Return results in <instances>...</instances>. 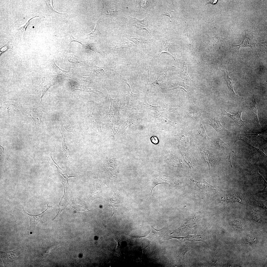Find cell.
Listing matches in <instances>:
<instances>
[{
  "instance_id": "cell-44",
  "label": "cell",
  "mask_w": 267,
  "mask_h": 267,
  "mask_svg": "<svg viewBox=\"0 0 267 267\" xmlns=\"http://www.w3.org/2000/svg\"><path fill=\"white\" fill-rule=\"evenodd\" d=\"M68 60L69 62L73 64H77L81 62V60L78 57L74 56L68 57Z\"/></svg>"
},
{
  "instance_id": "cell-48",
  "label": "cell",
  "mask_w": 267,
  "mask_h": 267,
  "mask_svg": "<svg viewBox=\"0 0 267 267\" xmlns=\"http://www.w3.org/2000/svg\"><path fill=\"white\" fill-rule=\"evenodd\" d=\"M38 16H37V17L36 16L35 17H34L32 18L31 19H30L29 20H28L27 21V22L25 24V25L22 26V27H21V28H19V29H17V30L20 29L21 30V31L22 32L23 34V36L24 37V34H25V29H26V28L28 24L30 21L32 19H33V18H35V17H38Z\"/></svg>"
},
{
  "instance_id": "cell-27",
  "label": "cell",
  "mask_w": 267,
  "mask_h": 267,
  "mask_svg": "<svg viewBox=\"0 0 267 267\" xmlns=\"http://www.w3.org/2000/svg\"><path fill=\"white\" fill-rule=\"evenodd\" d=\"M62 182L64 188V194L58 205V213L52 219V221L55 220L59 216L62 210L65 209L68 203V202L67 200L66 197V195L65 191V188L64 184V182L62 180Z\"/></svg>"
},
{
  "instance_id": "cell-24",
  "label": "cell",
  "mask_w": 267,
  "mask_h": 267,
  "mask_svg": "<svg viewBox=\"0 0 267 267\" xmlns=\"http://www.w3.org/2000/svg\"><path fill=\"white\" fill-rule=\"evenodd\" d=\"M160 184H165L170 185L177 184L176 183L175 180L171 177L161 176L156 179L154 182V185L152 187L151 190L152 192L153 189L157 185Z\"/></svg>"
},
{
  "instance_id": "cell-12",
  "label": "cell",
  "mask_w": 267,
  "mask_h": 267,
  "mask_svg": "<svg viewBox=\"0 0 267 267\" xmlns=\"http://www.w3.org/2000/svg\"><path fill=\"white\" fill-rule=\"evenodd\" d=\"M49 202L47 204V207L46 209L41 213L37 215H34L31 214H29L26 212L22 207L23 211L24 213L27 215L29 218L30 223V226L29 231L32 232L34 230L35 227L39 222L44 215L45 213L50 207L51 206H49L48 205Z\"/></svg>"
},
{
  "instance_id": "cell-38",
  "label": "cell",
  "mask_w": 267,
  "mask_h": 267,
  "mask_svg": "<svg viewBox=\"0 0 267 267\" xmlns=\"http://www.w3.org/2000/svg\"><path fill=\"white\" fill-rule=\"evenodd\" d=\"M169 47V45L168 44L167 40L165 39L164 40V43L162 45L161 49L159 50L158 52V55L157 57H158L160 54L162 53H166L171 55L173 59H175V57L169 53L168 52V49Z\"/></svg>"
},
{
  "instance_id": "cell-17",
  "label": "cell",
  "mask_w": 267,
  "mask_h": 267,
  "mask_svg": "<svg viewBox=\"0 0 267 267\" xmlns=\"http://www.w3.org/2000/svg\"><path fill=\"white\" fill-rule=\"evenodd\" d=\"M104 86L107 89L108 92L111 102L108 117L110 120L112 121V122H113L116 120L115 118V116L116 112H118L119 110L120 109V105L119 107H118V105L116 102V99L112 98L110 95L108 89L105 86Z\"/></svg>"
},
{
  "instance_id": "cell-30",
  "label": "cell",
  "mask_w": 267,
  "mask_h": 267,
  "mask_svg": "<svg viewBox=\"0 0 267 267\" xmlns=\"http://www.w3.org/2000/svg\"><path fill=\"white\" fill-rule=\"evenodd\" d=\"M200 153L204 161L208 164L209 169L210 166H212L214 160L213 155L208 151H204L201 149H200Z\"/></svg>"
},
{
  "instance_id": "cell-35",
  "label": "cell",
  "mask_w": 267,
  "mask_h": 267,
  "mask_svg": "<svg viewBox=\"0 0 267 267\" xmlns=\"http://www.w3.org/2000/svg\"><path fill=\"white\" fill-rule=\"evenodd\" d=\"M178 141L184 144H187L189 142V140L186 133L185 131L180 132L176 135Z\"/></svg>"
},
{
  "instance_id": "cell-49",
  "label": "cell",
  "mask_w": 267,
  "mask_h": 267,
  "mask_svg": "<svg viewBox=\"0 0 267 267\" xmlns=\"http://www.w3.org/2000/svg\"><path fill=\"white\" fill-rule=\"evenodd\" d=\"M255 202L256 203L258 206H260L262 207L264 209H265L266 210V206L264 204V201H261L259 200H255Z\"/></svg>"
},
{
  "instance_id": "cell-10",
  "label": "cell",
  "mask_w": 267,
  "mask_h": 267,
  "mask_svg": "<svg viewBox=\"0 0 267 267\" xmlns=\"http://www.w3.org/2000/svg\"><path fill=\"white\" fill-rule=\"evenodd\" d=\"M3 107V114H11L15 113L16 111L20 110L19 109L22 108L21 105H19L18 102L9 101L5 102L2 104Z\"/></svg>"
},
{
  "instance_id": "cell-26",
  "label": "cell",
  "mask_w": 267,
  "mask_h": 267,
  "mask_svg": "<svg viewBox=\"0 0 267 267\" xmlns=\"http://www.w3.org/2000/svg\"><path fill=\"white\" fill-rule=\"evenodd\" d=\"M163 232V229L157 230L151 226L150 233L145 237L154 241H158L160 240Z\"/></svg>"
},
{
  "instance_id": "cell-32",
  "label": "cell",
  "mask_w": 267,
  "mask_h": 267,
  "mask_svg": "<svg viewBox=\"0 0 267 267\" xmlns=\"http://www.w3.org/2000/svg\"><path fill=\"white\" fill-rule=\"evenodd\" d=\"M180 152L185 161L189 166L190 169L193 170L195 168L194 164L190 155L185 152L181 151Z\"/></svg>"
},
{
  "instance_id": "cell-28",
  "label": "cell",
  "mask_w": 267,
  "mask_h": 267,
  "mask_svg": "<svg viewBox=\"0 0 267 267\" xmlns=\"http://www.w3.org/2000/svg\"><path fill=\"white\" fill-rule=\"evenodd\" d=\"M50 64L53 71L58 75L64 77H70V72L68 71L62 69L57 66L53 58L50 61Z\"/></svg>"
},
{
  "instance_id": "cell-7",
  "label": "cell",
  "mask_w": 267,
  "mask_h": 267,
  "mask_svg": "<svg viewBox=\"0 0 267 267\" xmlns=\"http://www.w3.org/2000/svg\"><path fill=\"white\" fill-rule=\"evenodd\" d=\"M125 83L129 87V92L126 96V104L124 109L126 110H131L136 106L139 100L138 96L137 94L133 93L130 85L126 82Z\"/></svg>"
},
{
  "instance_id": "cell-13",
  "label": "cell",
  "mask_w": 267,
  "mask_h": 267,
  "mask_svg": "<svg viewBox=\"0 0 267 267\" xmlns=\"http://www.w3.org/2000/svg\"><path fill=\"white\" fill-rule=\"evenodd\" d=\"M245 34L244 39L241 44L239 45H233L234 46H239V49L241 47H249L251 48L255 54L258 56L254 43V36L250 33L245 32Z\"/></svg>"
},
{
  "instance_id": "cell-19",
  "label": "cell",
  "mask_w": 267,
  "mask_h": 267,
  "mask_svg": "<svg viewBox=\"0 0 267 267\" xmlns=\"http://www.w3.org/2000/svg\"><path fill=\"white\" fill-rule=\"evenodd\" d=\"M45 77H43L42 79V82L40 85L37 86L36 88V91L40 90L42 91L40 99L42 101L43 98L48 90L51 87L55 84L54 82L51 81H46Z\"/></svg>"
},
{
  "instance_id": "cell-29",
  "label": "cell",
  "mask_w": 267,
  "mask_h": 267,
  "mask_svg": "<svg viewBox=\"0 0 267 267\" xmlns=\"http://www.w3.org/2000/svg\"><path fill=\"white\" fill-rule=\"evenodd\" d=\"M110 203L109 206L112 207L113 210V213L111 217V218L114 214L118 210L120 206V200L118 195L114 194L112 197L110 199Z\"/></svg>"
},
{
  "instance_id": "cell-18",
  "label": "cell",
  "mask_w": 267,
  "mask_h": 267,
  "mask_svg": "<svg viewBox=\"0 0 267 267\" xmlns=\"http://www.w3.org/2000/svg\"><path fill=\"white\" fill-rule=\"evenodd\" d=\"M0 255L4 266L11 264L17 256L16 253L14 251L4 252L0 251Z\"/></svg>"
},
{
  "instance_id": "cell-52",
  "label": "cell",
  "mask_w": 267,
  "mask_h": 267,
  "mask_svg": "<svg viewBox=\"0 0 267 267\" xmlns=\"http://www.w3.org/2000/svg\"><path fill=\"white\" fill-rule=\"evenodd\" d=\"M142 7L144 8H146L149 6L150 4L149 2L147 1H144L143 2H142Z\"/></svg>"
},
{
  "instance_id": "cell-16",
  "label": "cell",
  "mask_w": 267,
  "mask_h": 267,
  "mask_svg": "<svg viewBox=\"0 0 267 267\" xmlns=\"http://www.w3.org/2000/svg\"><path fill=\"white\" fill-rule=\"evenodd\" d=\"M216 69L217 70H220L223 72L224 74L225 81L226 84L228 89L231 92L232 95L236 98L239 99H246L240 97L236 94L235 93L233 90V86L235 82L232 79L230 78L229 76V74L231 73V72H228L226 70H222L220 68H219L217 66L216 67Z\"/></svg>"
},
{
  "instance_id": "cell-53",
  "label": "cell",
  "mask_w": 267,
  "mask_h": 267,
  "mask_svg": "<svg viewBox=\"0 0 267 267\" xmlns=\"http://www.w3.org/2000/svg\"><path fill=\"white\" fill-rule=\"evenodd\" d=\"M218 1V0H210L208 1V3L206 4H207L208 3H211L212 4H214L216 3Z\"/></svg>"
},
{
  "instance_id": "cell-33",
  "label": "cell",
  "mask_w": 267,
  "mask_h": 267,
  "mask_svg": "<svg viewBox=\"0 0 267 267\" xmlns=\"http://www.w3.org/2000/svg\"><path fill=\"white\" fill-rule=\"evenodd\" d=\"M135 43L138 44H143L150 43L152 39L150 38L143 37L139 36H132L129 38Z\"/></svg>"
},
{
  "instance_id": "cell-11",
  "label": "cell",
  "mask_w": 267,
  "mask_h": 267,
  "mask_svg": "<svg viewBox=\"0 0 267 267\" xmlns=\"http://www.w3.org/2000/svg\"><path fill=\"white\" fill-rule=\"evenodd\" d=\"M220 109L221 113L220 114L226 115L231 118L240 128L245 127L246 126L247 122L243 121L242 119L241 115L242 111V110H239L235 114L232 115L227 112L222 107Z\"/></svg>"
},
{
  "instance_id": "cell-5",
  "label": "cell",
  "mask_w": 267,
  "mask_h": 267,
  "mask_svg": "<svg viewBox=\"0 0 267 267\" xmlns=\"http://www.w3.org/2000/svg\"><path fill=\"white\" fill-rule=\"evenodd\" d=\"M59 120L68 132L76 135V127L74 120L71 118L66 115H62L59 117Z\"/></svg>"
},
{
  "instance_id": "cell-6",
  "label": "cell",
  "mask_w": 267,
  "mask_h": 267,
  "mask_svg": "<svg viewBox=\"0 0 267 267\" xmlns=\"http://www.w3.org/2000/svg\"><path fill=\"white\" fill-rule=\"evenodd\" d=\"M22 109L31 116L35 121L36 125L39 126H43V123L42 120L43 112L41 109L37 108H22Z\"/></svg>"
},
{
  "instance_id": "cell-55",
  "label": "cell",
  "mask_w": 267,
  "mask_h": 267,
  "mask_svg": "<svg viewBox=\"0 0 267 267\" xmlns=\"http://www.w3.org/2000/svg\"><path fill=\"white\" fill-rule=\"evenodd\" d=\"M0 146L1 147V148H2V149H3V153H2V158H3V151H4V148L3 147H2V146H1V145H0Z\"/></svg>"
},
{
  "instance_id": "cell-51",
  "label": "cell",
  "mask_w": 267,
  "mask_h": 267,
  "mask_svg": "<svg viewBox=\"0 0 267 267\" xmlns=\"http://www.w3.org/2000/svg\"><path fill=\"white\" fill-rule=\"evenodd\" d=\"M151 140L152 142L154 144H157L158 142V138L155 136L152 137L151 138Z\"/></svg>"
},
{
  "instance_id": "cell-9",
  "label": "cell",
  "mask_w": 267,
  "mask_h": 267,
  "mask_svg": "<svg viewBox=\"0 0 267 267\" xmlns=\"http://www.w3.org/2000/svg\"><path fill=\"white\" fill-rule=\"evenodd\" d=\"M69 83L71 87L72 92L75 90H78L85 92H90L96 94L101 97L104 96V94L101 92L97 90H94L88 86L82 85L73 80H70Z\"/></svg>"
},
{
  "instance_id": "cell-8",
  "label": "cell",
  "mask_w": 267,
  "mask_h": 267,
  "mask_svg": "<svg viewBox=\"0 0 267 267\" xmlns=\"http://www.w3.org/2000/svg\"><path fill=\"white\" fill-rule=\"evenodd\" d=\"M150 114L155 119V121L158 125L165 124L175 127L177 124L169 120L159 111H152L150 112Z\"/></svg>"
},
{
  "instance_id": "cell-23",
  "label": "cell",
  "mask_w": 267,
  "mask_h": 267,
  "mask_svg": "<svg viewBox=\"0 0 267 267\" xmlns=\"http://www.w3.org/2000/svg\"><path fill=\"white\" fill-rule=\"evenodd\" d=\"M72 207L76 212L83 211L86 212L89 211L86 203L84 201L78 198L73 200Z\"/></svg>"
},
{
  "instance_id": "cell-25",
  "label": "cell",
  "mask_w": 267,
  "mask_h": 267,
  "mask_svg": "<svg viewBox=\"0 0 267 267\" xmlns=\"http://www.w3.org/2000/svg\"><path fill=\"white\" fill-rule=\"evenodd\" d=\"M143 114L138 113H134L131 114L129 117L128 122L129 125L136 126L141 122Z\"/></svg>"
},
{
  "instance_id": "cell-46",
  "label": "cell",
  "mask_w": 267,
  "mask_h": 267,
  "mask_svg": "<svg viewBox=\"0 0 267 267\" xmlns=\"http://www.w3.org/2000/svg\"><path fill=\"white\" fill-rule=\"evenodd\" d=\"M109 8L108 9V12L109 14H113L116 13L117 10L114 4H112Z\"/></svg>"
},
{
  "instance_id": "cell-14",
  "label": "cell",
  "mask_w": 267,
  "mask_h": 267,
  "mask_svg": "<svg viewBox=\"0 0 267 267\" xmlns=\"http://www.w3.org/2000/svg\"><path fill=\"white\" fill-rule=\"evenodd\" d=\"M187 61L184 60H179L177 61V67L178 70L180 77L184 80L188 81H192L188 73L187 68Z\"/></svg>"
},
{
  "instance_id": "cell-21",
  "label": "cell",
  "mask_w": 267,
  "mask_h": 267,
  "mask_svg": "<svg viewBox=\"0 0 267 267\" xmlns=\"http://www.w3.org/2000/svg\"><path fill=\"white\" fill-rule=\"evenodd\" d=\"M167 71V70H165L156 80L153 81L150 83H147V91L150 88L156 90L161 89L162 84H161V82L165 77Z\"/></svg>"
},
{
  "instance_id": "cell-22",
  "label": "cell",
  "mask_w": 267,
  "mask_h": 267,
  "mask_svg": "<svg viewBox=\"0 0 267 267\" xmlns=\"http://www.w3.org/2000/svg\"><path fill=\"white\" fill-rule=\"evenodd\" d=\"M256 104L255 99L253 98L250 104V113L253 122L257 126L261 127L257 115Z\"/></svg>"
},
{
  "instance_id": "cell-40",
  "label": "cell",
  "mask_w": 267,
  "mask_h": 267,
  "mask_svg": "<svg viewBox=\"0 0 267 267\" xmlns=\"http://www.w3.org/2000/svg\"><path fill=\"white\" fill-rule=\"evenodd\" d=\"M213 143L218 147L222 149L226 148L228 146V144L224 142L220 138H216L213 139Z\"/></svg>"
},
{
  "instance_id": "cell-4",
  "label": "cell",
  "mask_w": 267,
  "mask_h": 267,
  "mask_svg": "<svg viewBox=\"0 0 267 267\" xmlns=\"http://www.w3.org/2000/svg\"><path fill=\"white\" fill-rule=\"evenodd\" d=\"M88 122L95 129H101V117L100 112L98 111H89L86 115Z\"/></svg>"
},
{
  "instance_id": "cell-42",
  "label": "cell",
  "mask_w": 267,
  "mask_h": 267,
  "mask_svg": "<svg viewBox=\"0 0 267 267\" xmlns=\"http://www.w3.org/2000/svg\"><path fill=\"white\" fill-rule=\"evenodd\" d=\"M93 70L97 74L100 75H106L107 74L103 68L97 66L93 67Z\"/></svg>"
},
{
  "instance_id": "cell-47",
  "label": "cell",
  "mask_w": 267,
  "mask_h": 267,
  "mask_svg": "<svg viewBox=\"0 0 267 267\" xmlns=\"http://www.w3.org/2000/svg\"><path fill=\"white\" fill-rule=\"evenodd\" d=\"M174 12V11H171L169 12H165L163 11L162 12V15L167 16L170 18V22L169 23V25L170 22H171V18L174 17L173 15V13Z\"/></svg>"
},
{
  "instance_id": "cell-54",
  "label": "cell",
  "mask_w": 267,
  "mask_h": 267,
  "mask_svg": "<svg viewBox=\"0 0 267 267\" xmlns=\"http://www.w3.org/2000/svg\"><path fill=\"white\" fill-rule=\"evenodd\" d=\"M231 153L230 154V155H229V157L228 159H229V160H230V162L231 167L232 168H233V167H232V164L231 163V161L230 156H231Z\"/></svg>"
},
{
  "instance_id": "cell-31",
  "label": "cell",
  "mask_w": 267,
  "mask_h": 267,
  "mask_svg": "<svg viewBox=\"0 0 267 267\" xmlns=\"http://www.w3.org/2000/svg\"><path fill=\"white\" fill-rule=\"evenodd\" d=\"M59 129L61 134L63 138L62 148L63 153L69 163L70 164H71L72 163V159L70 156L69 150L66 144L65 138L63 137L62 134L59 128Z\"/></svg>"
},
{
  "instance_id": "cell-15",
  "label": "cell",
  "mask_w": 267,
  "mask_h": 267,
  "mask_svg": "<svg viewBox=\"0 0 267 267\" xmlns=\"http://www.w3.org/2000/svg\"><path fill=\"white\" fill-rule=\"evenodd\" d=\"M70 42L69 45L72 42L76 41L81 44L82 46L84 48L89 49L95 52H97L101 55H103L102 53L99 49L98 46L95 44L76 39L73 37L70 33Z\"/></svg>"
},
{
  "instance_id": "cell-34",
  "label": "cell",
  "mask_w": 267,
  "mask_h": 267,
  "mask_svg": "<svg viewBox=\"0 0 267 267\" xmlns=\"http://www.w3.org/2000/svg\"><path fill=\"white\" fill-rule=\"evenodd\" d=\"M222 200L226 203L237 202L242 203L241 200L239 197L236 195L230 194H226L223 196Z\"/></svg>"
},
{
  "instance_id": "cell-50",
  "label": "cell",
  "mask_w": 267,
  "mask_h": 267,
  "mask_svg": "<svg viewBox=\"0 0 267 267\" xmlns=\"http://www.w3.org/2000/svg\"><path fill=\"white\" fill-rule=\"evenodd\" d=\"M48 7L53 11H56L54 9L52 4V0H46L45 1Z\"/></svg>"
},
{
  "instance_id": "cell-3",
  "label": "cell",
  "mask_w": 267,
  "mask_h": 267,
  "mask_svg": "<svg viewBox=\"0 0 267 267\" xmlns=\"http://www.w3.org/2000/svg\"><path fill=\"white\" fill-rule=\"evenodd\" d=\"M190 87L186 85L182 79L171 80L162 84L161 89L170 90L177 89H183L187 93Z\"/></svg>"
},
{
  "instance_id": "cell-41",
  "label": "cell",
  "mask_w": 267,
  "mask_h": 267,
  "mask_svg": "<svg viewBox=\"0 0 267 267\" xmlns=\"http://www.w3.org/2000/svg\"><path fill=\"white\" fill-rule=\"evenodd\" d=\"M56 167L58 172L66 179L67 185H69L68 182V178H70L75 177L74 176H69L66 171L61 168L58 165H57Z\"/></svg>"
},
{
  "instance_id": "cell-20",
  "label": "cell",
  "mask_w": 267,
  "mask_h": 267,
  "mask_svg": "<svg viewBox=\"0 0 267 267\" xmlns=\"http://www.w3.org/2000/svg\"><path fill=\"white\" fill-rule=\"evenodd\" d=\"M132 21V26L136 27L139 30L143 29L146 30L150 35L151 31L148 27V19L146 17L143 19L140 20L135 18L130 17Z\"/></svg>"
},
{
  "instance_id": "cell-36",
  "label": "cell",
  "mask_w": 267,
  "mask_h": 267,
  "mask_svg": "<svg viewBox=\"0 0 267 267\" xmlns=\"http://www.w3.org/2000/svg\"><path fill=\"white\" fill-rule=\"evenodd\" d=\"M171 164L174 167L184 168V164L182 161L176 157L172 156L170 159Z\"/></svg>"
},
{
  "instance_id": "cell-39",
  "label": "cell",
  "mask_w": 267,
  "mask_h": 267,
  "mask_svg": "<svg viewBox=\"0 0 267 267\" xmlns=\"http://www.w3.org/2000/svg\"><path fill=\"white\" fill-rule=\"evenodd\" d=\"M196 129L199 135L205 139L208 138L206 132L204 129L202 124L198 125L196 127Z\"/></svg>"
},
{
  "instance_id": "cell-43",
  "label": "cell",
  "mask_w": 267,
  "mask_h": 267,
  "mask_svg": "<svg viewBox=\"0 0 267 267\" xmlns=\"http://www.w3.org/2000/svg\"><path fill=\"white\" fill-rule=\"evenodd\" d=\"M13 47V44L8 42L0 49V55L9 49H12Z\"/></svg>"
},
{
  "instance_id": "cell-37",
  "label": "cell",
  "mask_w": 267,
  "mask_h": 267,
  "mask_svg": "<svg viewBox=\"0 0 267 267\" xmlns=\"http://www.w3.org/2000/svg\"><path fill=\"white\" fill-rule=\"evenodd\" d=\"M101 20V19H100L96 22L94 29L90 33L88 34L87 37L86 38V39L97 36L101 34L100 32L98 30L99 24Z\"/></svg>"
},
{
  "instance_id": "cell-45",
  "label": "cell",
  "mask_w": 267,
  "mask_h": 267,
  "mask_svg": "<svg viewBox=\"0 0 267 267\" xmlns=\"http://www.w3.org/2000/svg\"><path fill=\"white\" fill-rule=\"evenodd\" d=\"M80 80L83 83L85 84H89L91 82L92 80L90 78L87 76L81 77Z\"/></svg>"
},
{
  "instance_id": "cell-1",
  "label": "cell",
  "mask_w": 267,
  "mask_h": 267,
  "mask_svg": "<svg viewBox=\"0 0 267 267\" xmlns=\"http://www.w3.org/2000/svg\"><path fill=\"white\" fill-rule=\"evenodd\" d=\"M219 114L209 113L205 111L201 117L202 123L212 126L219 133L222 135H231L232 133L226 129L221 125L219 120Z\"/></svg>"
},
{
  "instance_id": "cell-2",
  "label": "cell",
  "mask_w": 267,
  "mask_h": 267,
  "mask_svg": "<svg viewBox=\"0 0 267 267\" xmlns=\"http://www.w3.org/2000/svg\"><path fill=\"white\" fill-rule=\"evenodd\" d=\"M138 102L139 105L142 108L150 109L153 111H165L177 113L178 110L180 107L179 106L176 108L169 107L164 104H161L159 106H154L148 104L144 98L139 99Z\"/></svg>"
}]
</instances>
